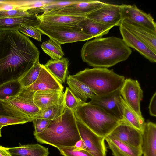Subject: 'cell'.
<instances>
[{
	"mask_svg": "<svg viewBox=\"0 0 156 156\" xmlns=\"http://www.w3.org/2000/svg\"><path fill=\"white\" fill-rule=\"evenodd\" d=\"M39 52L16 30L0 32V86L19 80L39 60Z\"/></svg>",
	"mask_w": 156,
	"mask_h": 156,
	"instance_id": "cell-1",
	"label": "cell"
},
{
	"mask_svg": "<svg viewBox=\"0 0 156 156\" xmlns=\"http://www.w3.org/2000/svg\"><path fill=\"white\" fill-rule=\"evenodd\" d=\"M132 52L122 39L111 36L87 41L82 47L81 56L90 66L108 68L126 60Z\"/></svg>",
	"mask_w": 156,
	"mask_h": 156,
	"instance_id": "cell-2",
	"label": "cell"
},
{
	"mask_svg": "<svg viewBox=\"0 0 156 156\" xmlns=\"http://www.w3.org/2000/svg\"><path fill=\"white\" fill-rule=\"evenodd\" d=\"M33 134L39 142L57 149L74 147L81 140L73 111L65 106L63 114L51 120L45 130Z\"/></svg>",
	"mask_w": 156,
	"mask_h": 156,
	"instance_id": "cell-3",
	"label": "cell"
},
{
	"mask_svg": "<svg viewBox=\"0 0 156 156\" xmlns=\"http://www.w3.org/2000/svg\"><path fill=\"white\" fill-rule=\"evenodd\" d=\"M72 76L98 95L106 94L120 89L125 79L124 76L117 74L113 69L107 68H86Z\"/></svg>",
	"mask_w": 156,
	"mask_h": 156,
	"instance_id": "cell-4",
	"label": "cell"
},
{
	"mask_svg": "<svg viewBox=\"0 0 156 156\" xmlns=\"http://www.w3.org/2000/svg\"><path fill=\"white\" fill-rule=\"evenodd\" d=\"M73 112L76 119L104 138L121 122L101 107L88 102L80 105Z\"/></svg>",
	"mask_w": 156,
	"mask_h": 156,
	"instance_id": "cell-5",
	"label": "cell"
},
{
	"mask_svg": "<svg viewBox=\"0 0 156 156\" xmlns=\"http://www.w3.org/2000/svg\"><path fill=\"white\" fill-rule=\"evenodd\" d=\"M34 92L23 88L16 95L5 101H1L2 107L9 116L24 118L32 121L40 109L33 100Z\"/></svg>",
	"mask_w": 156,
	"mask_h": 156,
	"instance_id": "cell-6",
	"label": "cell"
},
{
	"mask_svg": "<svg viewBox=\"0 0 156 156\" xmlns=\"http://www.w3.org/2000/svg\"><path fill=\"white\" fill-rule=\"evenodd\" d=\"M42 34L45 35L60 45L84 41L92 39L77 25H50L40 22L37 27Z\"/></svg>",
	"mask_w": 156,
	"mask_h": 156,
	"instance_id": "cell-7",
	"label": "cell"
},
{
	"mask_svg": "<svg viewBox=\"0 0 156 156\" xmlns=\"http://www.w3.org/2000/svg\"><path fill=\"white\" fill-rule=\"evenodd\" d=\"M120 89L104 95L95 94L88 103L101 107L121 122L123 119V106Z\"/></svg>",
	"mask_w": 156,
	"mask_h": 156,
	"instance_id": "cell-8",
	"label": "cell"
},
{
	"mask_svg": "<svg viewBox=\"0 0 156 156\" xmlns=\"http://www.w3.org/2000/svg\"><path fill=\"white\" fill-rule=\"evenodd\" d=\"M76 121L85 150L93 156H106L105 138L96 134L76 118Z\"/></svg>",
	"mask_w": 156,
	"mask_h": 156,
	"instance_id": "cell-9",
	"label": "cell"
},
{
	"mask_svg": "<svg viewBox=\"0 0 156 156\" xmlns=\"http://www.w3.org/2000/svg\"><path fill=\"white\" fill-rule=\"evenodd\" d=\"M121 95L126 104L137 115L142 117L140 109V102L143 93L137 80L125 79L120 89Z\"/></svg>",
	"mask_w": 156,
	"mask_h": 156,
	"instance_id": "cell-10",
	"label": "cell"
},
{
	"mask_svg": "<svg viewBox=\"0 0 156 156\" xmlns=\"http://www.w3.org/2000/svg\"><path fill=\"white\" fill-rule=\"evenodd\" d=\"M121 11V5L105 3L101 7L86 17L107 26H119L122 21Z\"/></svg>",
	"mask_w": 156,
	"mask_h": 156,
	"instance_id": "cell-11",
	"label": "cell"
},
{
	"mask_svg": "<svg viewBox=\"0 0 156 156\" xmlns=\"http://www.w3.org/2000/svg\"><path fill=\"white\" fill-rule=\"evenodd\" d=\"M121 5L122 20H125L137 24L156 32V24L150 14L143 11L135 5Z\"/></svg>",
	"mask_w": 156,
	"mask_h": 156,
	"instance_id": "cell-12",
	"label": "cell"
},
{
	"mask_svg": "<svg viewBox=\"0 0 156 156\" xmlns=\"http://www.w3.org/2000/svg\"><path fill=\"white\" fill-rule=\"evenodd\" d=\"M105 3L97 0H82L58 10L44 12L45 14H59L75 16L87 15L103 6Z\"/></svg>",
	"mask_w": 156,
	"mask_h": 156,
	"instance_id": "cell-13",
	"label": "cell"
},
{
	"mask_svg": "<svg viewBox=\"0 0 156 156\" xmlns=\"http://www.w3.org/2000/svg\"><path fill=\"white\" fill-rule=\"evenodd\" d=\"M109 134L130 146L141 149L142 133L127 123L121 122Z\"/></svg>",
	"mask_w": 156,
	"mask_h": 156,
	"instance_id": "cell-14",
	"label": "cell"
},
{
	"mask_svg": "<svg viewBox=\"0 0 156 156\" xmlns=\"http://www.w3.org/2000/svg\"><path fill=\"white\" fill-rule=\"evenodd\" d=\"M119 27L122 39L129 48L136 50L151 62H156V53L121 24Z\"/></svg>",
	"mask_w": 156,
	"mask_h": 156,
	"instance_id": "cell-15",
	"label": "cell"
},
{
	"mask_svg": "<svg viewBox=\"0 0 156 156\" xmlns=\"http://www.w3.org/2000/svg\"><path fill=\"white\" fill-rule=\"evenodd\" d=\"M27 88L34 92L49 90L62 91L64 88L62 84L49 72L43 64L41 65V70L36 80Z\"/></svg>",
	"mask_w": 156,
	"mask_h": 156,
	"instance_id": "cell-16",
	"label": "cell"
},
{
	"mask_svg": "<svg viewBox=\"0 0 156 156\" xmlns=\"http://www.w3.org/2000/svg\"><path fill=\"white\" fill-rule=\"evenodd\" d=\"M64 94L63 90L36 91L33 96L34 102L40 110H44L61 102Z\"/></svg>",
	"mask_w": 156,
	"mask_h": 156,
	"instance_id": "cell-17",
	"label": "cell"
},
{
	"mask_svg": "<svg viewBox=\"0 0 156 156\" xmlns=\"http://www.w3.org/2000/svg\"><path fill=\"white\" fill-rule=\"evenodd\" d=\"M121 24L144 42L156 53V32L142 26L122 20Z\"/></svg>",
	"mask_w": 156,
	"mask_h": 156,
	"instance_id": "cell-18",
	"label": "cell"
},
{
	"mask_svg": "<svg viewBox=\"0 0 156 156\" xmlns=\"http://www.w3.org/2000/svg\"><path fill=\"white\" fill-rule=\"evenodd\" d=\"M141 150L143 156H156V125L152 122H145Z\"/></svg>",
	"mask_w": 156,
	"mask_h": 156,
	"instance_id": "cell-19",
	"label": "cell"
},
{
	"mask_svg": "<svg viewBox=\"0 0 156 156\" xmlns=\"http://www.w3.org/2000/svg\"><path fill=\"white\" fill-rule=\"evenodd\" d=\"M105 140L114 156H142L141 149L134 147L123 142L110 134Z\"/></svg>",
	"mask_w": 156,
	"mask_h": 156,
	"instance_id": "cell-20",
	"label": "cell"
},
{
	"mask_svg": "<svg viewBox=\"0 0 156 156\" xmlns=\"http://www.w3.org/2000/svg\"><path fill=\"white\" fill-rule=\"evenodd\" d=\"M37 15H30L27 16L9 18H0V32L17 30L21 25L37 27L40 22Z\"/></svg>",
	"mask_w": 156,
	"mask_h": 156,
	"instance_id": "cell-21",
	"label": "cell"
},
{
	"mask_svg": "<svg viewBox=\"0 0 156 156\" xmlns=\"http://www.w3.org/2000/svg\"><path fill=\"white\" fill-rule=\"evenodd\" d=\"M77 26L85 34L93 38L101 37L107 34L113 27L102 24L86 16Z\"/></svg>",
	"mask_w": 156,
	"mask_h": 156,
	"instance_id": "cell-22",
	"label": "cell"
},
{
	"mask_svg": "<svg viewBox=\"0 0 156 156\" xmlns=\"http://www.w3.org/2000/svg\"><path fill=\"white\" fill-rule=\"evenodd\" d=\"M40 22L50 25H77L86 16H75L59 14L37 15Z\"/></svg>",
	"mask_w": 156,
	"mask_h": 156,
	"instance_id": "cell-23",
	"label": "cell"
},
{
	"mask_svg": "<svg viewBox=\"0 0 156 156\" xmlns=\"http://www.w3.org/2000/svg\"><path fill=\"white\" fill-rule=\"evenodd\" d=\"M69 60L67 58L49 60L44 65L50 73L62 84L64 83L68 73Z\"/></svg>",
	"mask_w": 156,
	"mask_h": 156,
	"instance_id": "cell-24",
	"label": "cell"
},
{
	"mask_svg": "<svg viewBox=\"0 0 156 156\" xmlns=\"http://www.w3.org/2000/svg\"><path fill=\"white\" fill-rule=\"evenodd\" d=\"M56 0H8L9 2L18 6L20 9L26 11L30 15H37L44 12L42 8L55 2Z\"/></svg>",
	"mask_w": 156,
	"mask_h": 156,
	"instance_id": "cell-25",
	"label": "cell"
},
{
	"mask_svg": "<svg viewBox=\"0 0 156 156\" xmlns=\"http://www.w3.org/2000/svg\"><path fill=\"white\" fill-rule=\"evenodd\" d=\"M12 155L23 156H48V148L39 144L20 145L19 147L9 148Z\"/></svg>",
	"mask_w": 156,
	"mask_h": 156,
	"instance_id": "cell-26",
	"label": "cell"
},
{
	"mask_svg": "<svg viewBox=\"0 0 156 156\" xmlns=\"http://www.w3.org/2000/svg\"><path fill=\"white\" fill-rule=\"evenodd\" d=\"M66 83L72 92L84 102L94 95L93 91L84 84L69 75L66 78Z\"/></svg>",
	"mask_w": 156,
	"mask_h": 156,
	"instance_id": "cell-27",
	"label": "cell"
},
{
	"mask_svg": "<svg viewBox=\"0 0 156 156\" xmlns=\"http://www.w3.org/2000/svg\"><path fill=\"white\" fill-rule=\"evenodd\" d=\"M122 101L123 106V119L121 122L131 126L142 133L145 123L144 118L137 115L126 104L122 98Z\"/></svg>",
	"mask_w": 156,
	"mask_h": 156,
	"instance_id": "cell-28",
	"label": "cell"
},
{
	"mask_svg": "<svg viewBox=\"0 0 156 156\" xmlns=\"http://www.w3.org/2000/svg\"><path fill=\"white\" fill-rule=\"evenodd\" d=\"M23 87L19 80L7 82L0 86V100L5 101L17 95Z\"/></svg>",
	"mask_w": 156,
	"mask_h": 156,
	"instance_id": "cell-29",
	"label": "cell"
},
{
	"mask_svg": "<svg viewBox=\"0 0 156 156\" xmlns=\"http://www.w3.org/2000/svg\"><path fill=\"white\" fill-rule=\"evenodd\" d=\"M65 108L63 98L60 102L47 109L43 110H40L37 114L34 116L32 120L37 119L53 120L60 116L63 114Z\"/></svg>",
	"mask_w": 156,
	"mask_h": 156,
	"instance_id": "cell-30",
	"label": "cell"
},
{
	"mask_svg": "<svg viewBox=\"0 0 156 156\" xmlns=\"http://www.w3.org/2000/svg\"><path fill=\"white\" fill-rule=\"evenodd\" d=\"M41 47L43 51L51 59H59L64 55L61 45L51 39L43 42Z\"/></svg>",
	"mask_w": 156,
	"mask_h": 156,
	"instance_id": "cell-31",
	"label": "cell"
},
{
	"mask_svg": "<svg viewBox=\"0 0 156 156\" xmlns=\"http://www.w3.org/2000/svg\"><path fill=\"white\" fill-rule=\"evenodd\" d=\"M41 65L38 61L19 81L23 88L29 87L37 79L41 68Z\"/></svg>",
	"mask_w": 156,
	"mask_h": 156,
	"instance_id": "cell-32",
	"label": "cell"
},
{
	"mask_svg": "<svg viewBox=\"0 0 156 156\" xmlns=\"http://www.w3.org/2000/svg\"><path fill=\"white\" fill-rule=\"evenodd\" d=\"M64 101L65 106L73 111L85 103L74 95L69 87H66L64 94Z\"/></svg>",
	"mask_w": 156,
	"mask_h": 156,
	"instance_id": "cell-33",
	"label": "cell"
},
{
	"mask_svg": "<svg viewBox=\"0 0 156 156\" xmlns=\"http://www.w3.org/2000/svg\"><path fill=\"white\" fill-rule=\"evenodd\" d=\"M31 122L28 119L9 115H0V129L4 126L18 124H23Z\"/></svg>",
	"mask_w": 156,
	"mask_h": 156,
	"instance_id": "cell-34",
	"label": "cell"
},
{
	"mask_svg": "<svg viewBox=\"0 0 156 156\" xmlns=\"http://www.w3.org/2000/svg\"><path fill=\"white\" fill-rule=\"evenodd\" d=\"M82 0H57L54 3L42 8L44 12L58 10L67 6L81 2Z\"/></svg>",
	"mask_w": 156,
	"mask_h": 156,
	"instance_id": "cell-35",
	"label": "cell"
},
{
	"mask_svg": "<svg viewBox=\"0 0 156 156\" xmlns=\"http://www.w3.org/2000/svg\"><path fill=\"white\" fill-rule=\"evenodd\" d=\"M60 154L64 156H93L84 149H81L75 147L58 148Z\"/></svg>",
	"mask_w": 156,
	"mask_h": 156,
	"instance_id": "cell-36",
	"label": "cell"
},
{
	"mask_svg": "<svg viewBox=\"0 0 156 156\" xmlns=\"http://www.w3.org/2000/svg\"><path fill=\"white\" fill-rule=\"evenodd\" d=\"M26 36L31 37L37 41H41V33L36 27L25 25H21L17 30Z\"/></svg>",
	"mask_w": 156,
	"mask_h": 156,
	"instance_id": "cell-37",
	"label": "cell"
},
{
	"mask_svg": "<svg viewBox=\"0 0 156 156\" xmlns=\"http://www.w3.org/2000/svg\"><path fill=\"white\" fill-rule=\"evenodd\" d=\"M30 15L26 10L23 9H13L0 11V18H9L27 16Z\"/></svg>",
	"mask_w": 156,
	"mask_h": 156,
	"instance_id": "cell-38",
	"label": "cell"
},
{
	"mask_svg": "<svg viewBox=\"0 0 156 156\" xmlns=\"http://www.w3.org/2000/svg\"><path fill=\"white\" fill-rule=\"evenodd\" d=\"M51 120L37 119L32 120L34 131L33 134L41 133L45 130L49 125Z\"/></svg>",
	"mask_w": 156,
	"mask_h": 156,
	"instance_id": "cell-39",
	"label": "cell"
},
{
	"mask_svg": "<svg viewBox=\"0 0 156 156\" xmlns=\"http://www.w3.org/2000/svg\"><path fill=\"white\" fill-rule=\"evenodd\" d=\"M149 113L150 115L155 117L156 115V93L155 92L152 97L149 106Z\"/></svg>",
	"mask_w": 156,
	"mask_h": 156,
	"instance_id": "cell-40",
	"label": "cell"
},
{
	"mask_svg": "<svg viewBox=\"0 0 156 156\" xmlns=\"http://www.w3.org/2000/svg\"><path fill=\"white\" fill-rule=\"evenodd\" d=\"M13 9H20L19 8L9 2L8 0H4L0 3V11H7Z\"/></svg>",
	"mask_w": 156,
	"mask_h": 156,
	"instance_id": "cell-41",
	"label": "cell"
},
{
	"mask_svg": "<svg viewBox=\"0 0 156 156\" xmlns=\"http://www.w3.org/2000/svg\"><path fill=\"white\" fill-rule=\"evenodd\" d=\"M0 156H12L9 148L5 147L0 146Z\"/></svg>",
	"mask_w": 156,
	"mask_h": 156,
	"instance_id": "cell-42",
	"label": "cell"
},
{
	"mask_svg": "<svg viewBox=\"0 0 156 156\" xmlns=\"http://www.w3.org/2000/svg\"><path fill=\"white\" fill-rule=\"evenodd\" d=\"M74 147L79 149L84 150L85 149L84 144L81 139L76 143Z\"/></svg>",
	"mask_w": 156,
	"mask_h": 156,
	"instance_id": "cell-43",
	"label": "cell"
},
{
	"mask_svg": "<svg viewBox=\"0 0 156 156\" xmlns=\"http://www.w3.org/2000/svg\"><path fill=\"white\" fill-rule=\"evenodd\" d=\"M0 115H9L4 111L2 105L1 101L0 100Z\"/></svg>",
	"mask_w": 156,
	"mask_h": 156,
	"instance_id": "cell-44",
	"label": "cell"
},
{
	"mask_svg": "<svg viewBox=\"0 0 156 156\" xmlns=\"http://www.w3.org/2000/svg\"><path fill=\"white\" fill-rule=\"evenodd\" d=\"M1 129H0V138L1 137Z\"/></svg>",
	"mask_w": 156,
	"mask_h": 156,
	"instance_id": "cell-45",
	"label": "cell"
},
{
	"mask_svg": "<svg viewBox=\"0 0 156 156\" xmlns=\"http://www.w3.org/2000/svg\"><path fill=\"white\" fill-rule=\"evenodd\" d=\"M3 1L4 0H0V3H1V2H3Z\"/></svg>",
	"mask_w": 156,
	"mask_h": 156,
	"instance_id": "cell-46",
	"label": "cell"
},
{
	"mask_svg": "<svg viewBox=\"0 0 156 156\" xmlns=\"http://www.w3.org/2000/svg\"><path fill=\"white\" fill-rule=\"evenodd\" d=\"M19 156H20V155H18Z\"/></svg>",
	"mask_w": 156,
	"mask_h": 156,
	"instance_id": "cell-47",
	"label": "cell"
}]
</instances>
